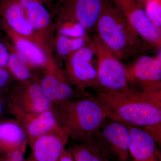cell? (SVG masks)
<instances>
[{"label":"cell","instance_id":"cell-1","mask_svg":"<svg viewBox=\"0 0 161 161\" xmlns=\"http://www.w3.org/2000/svg\"><path fill=\"white\" fill-rule=\"evenodd\" d=\"M96 97L106 108L109 119L137 127L161 123V93L133 87L121 92H98Z\"/></svg>","mask_w":161,"mask_h":161},{"label":"cell","instance_id":"cell-2","mask_svg":"<svg viewBox=\"0 0 161 161\" xmlns=\"http://www.w3.org/2000/svg\"><path fill=\"white\" fill-rule=\"evenodd\" d=\"M55 107L69 139L78 142H87L98 135L109 119L106 108L96 96L81 97Z\"/></svg>","mask_w":161,"mask_h":161},{"label":"cell","instance_id":"cell-3","mask_svg":"<svg viewBox=\"0 0 161 161\" xmlns=\"http://www.w3.org/2000/svg\"><path fill=\"white\" fill-rule=\"evenodd\" d=\"M94 31L97 37L121 61L138 55L144 43L125 16L108 0Z\"/></svg>","mask_w":161,"mask_h":161},{"label":"cell","instance_id":"cell-4","mask_svg":"<svg viewBox=\"0 0 161 161\" xmlns=\"http://www.w3.org/2000/svg\"><path fill=\"white\" fill-rule=\"evenodd\" d=\"M92 38L97 53L95 87L98 92H121L133 88L126 65L107 48L96 35Z\"/></svg>","mask_w":161,"mask_h":161},{"label":"cell","instance_id":"cell-5","mask_svg":"<svg viewBox=\"0 0 161 161\" xmlns=\"http://www.w3.org/2000/svg\"><path fill=\"white\" fill-rule=\"evenodd\" d=\"M37 76L26 82H15L7 93L10 115L14 118L54 107L43 92Z\"/></svg>","mask_w":161,"mask_h":161},{"label":"cell","instance_id":"cell-6","mask_svg":"<svg viewBox=\"0 0 161 161\" xmlns=\"http://www.w3.org/2000/svg\"><path fill=\"white\" fill-rule=\"evenodd\" d=\"M64 69L69 82L80 92L96 86L97 58L93 38L89 43L64 60Z\"/></svg>","mask_w":161,"mask_h":161},{"label":"cell","instance_id":"cell-7","mask_svg":"<svg viewBox=\"0 0 161 161\" xmlns=\"http://www.w3.org/2000/svg\"><path fill=\"white\" fill-rule=\"evenodd\" d=\"M38 78L45 96L54 106L90 95L87 92H80L71 85L64 69L53 56L49 57L47 66L39 72Z\"/></svg>","mask_w":161,"mask_h":161},{"label":"cell","instance_id":"cell-8","mask_svg":"<svg viewBox=\"0 0 161 161\" xmlns=\"http://www.w3.org/2000/svg\"><path fill=\"white\" fill-rule=\"evenodd\" d=\"M108 0H58L54 5L53 19H68L81 24L89 33L95 25Z\"/></svg>","mask_w":161,"mask_h":161},{"label":"cell","instance_id":"cell-9","mask_svg":"<svg viewBox=\"0 0 161 161\" xmlns=\"http://www.w3.org/2000/svg\"><path fill=\"white\" fill-rule=\"evenodd\" d=\"M125 16L144 44L161 49V30L147 17L143 6L134 0H110Z\"/></svg>","mask_w":161,"mask_h":161},{"label":"cell","instance_id":"cell-10","mask_svg":"<svg viewBox=\"0 0 161 161\" xmlns=\"http://www.w3.org/2000/svg\"><path fill=\"white\" fill-rule=\"evenodd\" d=\"M132 85L153 93H161V50L155 56L141 55L127 66Z\"/></svg>","mask_w":161,"mask_h":161},{"label":"cell","instance_id":"cell-11","mask_svg":"<svg viewBox=\"0 0 161 161\" xmlns=\"http://www.w3.org/2000/svg\"><path fill=\"white\" fill-rule=\"evenodd\" d=\"M26 19L53 53L52 43L54 36L53 16L42 0H18Z\"/></svg>","mask_w":161,"mask_h":161},{"label":"cell","instance_id":"cell-12","mask_svg":"<svg viewBox=\"0 0 161 161\" xmlns=\"http://www.w3.org/2000/svg\"><path fill=\"white\" fill-rule=\"evenodd\" d=\"M15 119L25 131L29 145L43 136L64 132L54 106L39 113L21 115Z\"/></svg>","mask_w":161,"mask_h":161},{"label":"cell","instance_id":"cell-13","mask_svg":"<svg viewBox=\"0 0 161 161\" xmlns=\"http://www.w3.org/2000/svg\"><path fill=\"white\" fill-rule=\"evenodd\" d=\"M0 19L10 29L42 47L48 56L53 55L26 19L18 0H0Z\"/></svg>","mask_w":161,"mask_h":161},{"label":"cell","instance_id":"cell-14","mask_svg":"<svg viewBox=\"0 0 161 161\" xmlns=\"http://www.w3.org/2000/svg\"><path fill=\"white\" fill-rule=\"evenodd\" d=\"M69 138L65 132L43 136L30 145L28 161H59Z\"/></svg>","mask_w":161,"mask_h":161},{"label":"cell","instance_id":"cell-15","mask_svg":"<svg viewBox=\"0 0 161 161\" xmlns=\"http://www.w3.org/2000/svg\"><path fill=\"white\" fill-rule=\"evenodd\" d=\"M102 128L99 135L105 144L120 161H127L129 157L130 136L125 124L110 119Z\"/></svg>","mask_w":161,"mask_h":161},{"label":"cell","instance_id":"cell-16","mask_svg":"<svg viewBox=\"0 0 161 161\" xmlns=\"http://www.w3.org/2000/svg\"><path fill=\"white\" fill-rule=\"evenodd\" d=\"M1 26L9 41L26 58L33 69L40 72L47 66L50 56H48L42 47L29 39L18 34L3 23H1Z\"/></svg>","mask_w":161,"mask_h":161},{"label":"cell","instance_id":"cell-17","mask_svg":"<svg viewBox=\"0 0 161 161\" xmlns=\"http://www.w3.org/2000/svg\"><path fill=\"white\" fill-rule=\"evenodd\" d=\"M124 124L130 131L129 153L133 161H161L160 153L153 138L139 127Z\"/></svg>","mask_w":161,"mask_h":161},{"label":"cell","instance_id":"cell-18","mask_svg":"<svg viewBox=\"0 0 161 161\" xmlns=\"http://www.w3.org/2000/svg\"><path fill=\"white\" fill-rule=\"evenodd\" d=\"M28 140L25 131L16 119L0 120V154L26 149Z\"/></svg>","mask_w":161,"mask_h":161},{"label":"cell","instance_id":"cell-19","mask_svg":"<svg viewBox=\"0 0 161 161\" xmlns=\"http://www.w3.org/2000/svg\"><path fill=\"white\" fill-rule=\"evenodd\" d=\"M108 148L98 134L87 142L71 146L67 150L75 161H108Z\"/></svg>","mask_w":161,"mask_h":161},{"label":"cell","instance_id":"cell-20","mask_svg":"<svg viewBox=\"0 0 161 161\" xmlns=\"http://www.w3.org/2000/svg\"><path fill=\"white\" fill-rule=\"evenodd\" d=\"M6 43L9 50L7 68L16 81L26 82L36 78L40 72L31 68L26 58L18 51L10 41L6 42Z\"/></svg>","mask_w":161,"mask_h":161},{"label":"cell","instance_id":"cell-21","mask_svg":"<svg viewBox=\"0 0 161 161\" xmlns=\"http://www.w3.org/2000/svg\"><path fill=\"white\" fill-rule=\"evenodd\" d=\"M92 38L90 36L70 38L54 34L52 43V50H54L59 58L65 60L70 55L87 45L92 41Z\"/></svg>","mask_w":161,"mask_h":161},{"label":"cell","instance_id":"cell-22","mask_svg":"<svg viewBox=\"0 0 161 161\" xmlns=\"http://www.w3.org/2000/svg\"><path fill=\"white\" fill-rule=\"evenodd\" d=\"M54 34L70 38L89 36V32L81 24L75 20L61 19L54 20Z\"/></svg>","mask_w":161,"mask_h":161},{"label":"cell","instance_id":"cell-23","mask_svg":"<svg viewBox=\"0 0 161 161\" xmlns=\"http://www.w3.org/2000/svg\"><path fill=\"white\" fill-rule=\"evenodd\" d=\"M144 9L147 17L161 30V0H144Z\"/></svg>","mask_w":161,"mask_h":161},{"label":"cell","instance_id":"cell-24","mask_svg":"<svg viewBox=\"0 0 161 161\" xmlns=\"http://www.w3.org/2000/svg\"><path fill=\"white\" fill-rule=\"evenodd\" d=\"M16 82L7 68L0 67V93L7 95Z\"/></svg>","mask_w":161,"mask_h":161},{"label":"cell","instance_id":"cell-25","mask_svg":"<svg viewBox=\"0 0 161 161\" xmlns=\"http://www.w3.org/2000/svg\"><path fill=\"white\" fill-rule=\"evenodd\" d=\"M25 149H19L6 154H0V161H28L24 158Z\"/></svg>","mask_w":161,"mask_h":161},{"label":"cell","instance_id":"cell-26","mask_svg":"<svg viewBox=\"0 0 161 161\" xmlns=\"http://www.w3.org/2000/svg\"><path fill=\"white\" fill-rule=\"evenodd\" d=\"M147 132L156 143L160 146L161 143V123L144 127H139Z\"/></svg>","mask_w":161,"mask_h":161},{"label":"cell","instance_id":"cell-27","mask_svg":"<svg viewBox=\"0 0 161 161\" xmlns=\"http://www.w3.org/2000/svg\"><path fill=\"white\" fill-rule=\"evenodd\" d=\"M10 115L7 95L0 93V120L8 118Z\"/></svg>","mask_w":161,"mask_h":161},{"label":"cell","instance_id":"cell-28","mask_svg":"<svg viewBox=\"0 0 161 161\" xmlns=\"http://www.w3.org/2000/svg\"><path fill=\"white\" fill-rule=\"evenodd\" d=\"M59 161H75L70 153L68 150L64 149V150Z\"/></svg>","mask_w":161,"mask_h":161},{"label":"cell","instance_id":"cell-29","mask_svg":"<svg viewBox=\"0 0 161 161\" xmlns=\"http://www.w3.org/2000/svg\"><path fill=\"white\" fill-rule=\"evenodd\" d=\"M8 53H9V50L6 46V42H3L0 40V55Z\"/></svg>","mask_w":161,"mask_h":161},{"label":"cell","instance_id":"cell-30","mask_svg":"<svg viewBox=\"0 0 161 161\" xmlns=\"http://www.w3.org/2000/svg\"><path fill=\"white\" fill-rule=\"evenodd\" d=\"M48 9L52 13H53L54 5L53 4V0H42Z\"/></svg>","mask_w":161,"mask_h":161},{"label":"cell","instance_id":"cell-31","mask_svg":"<svg viewBox=\"0 0 161 161\" xmlns=\"http://www.w3.org/2000/svg\"><path fill=\"white\" fill-rule=\"evenodd\" d=\"M138 1L141 3H143L144 0H138Z\"/></svg>","mask_w":161,"mask_h":161}]
</instances>
